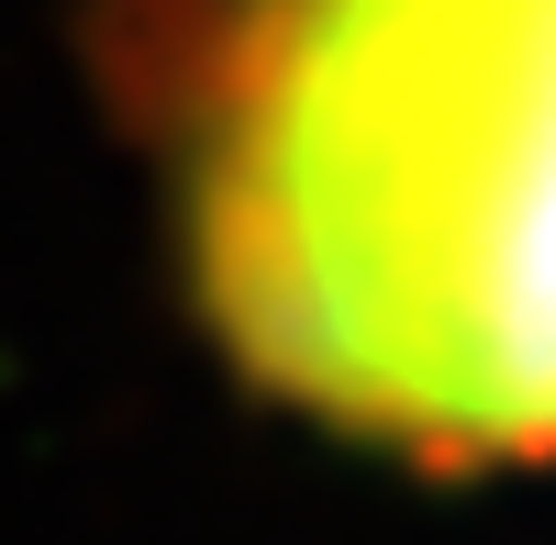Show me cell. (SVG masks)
I'll return each instance as SVG.
<instances>
[{"instance_id": "6da1fadb", "label": "cell", "mask_w": 556, "mask_h": 545, "mask_svg": "<svg viewBox=\"0 0 556 545\" xmlns=\"http://www.w3.org/2000/svg\"><path fill=\"white\" fill-rule=\"evenodd\" d=\"M190 256L301 413L556 445V0H245L201 67Z\"/></svg>"}]
</instances>
